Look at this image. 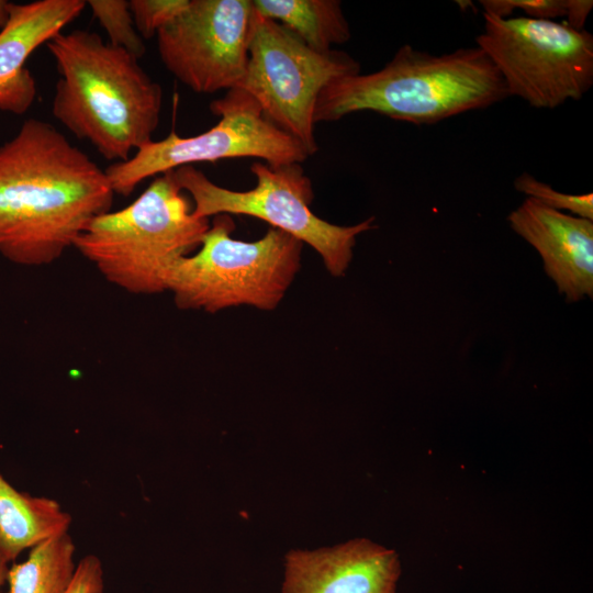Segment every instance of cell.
Listing matches in <instances>:
<instances>
[{
  "label": "cell",
  "mask_w": 593,
  "mask_h": 593,
  "mask_svg": "<svg viewBox=\"0 0 593 593\" xmlns=\"http://www.w3.org/2000/svg\"><path fill=\"white\" fill-rule=\"evenodd\" d=\"M113 197L105 171L54 125L24 121L0 146V255L21 266L54 262Z\"/></svg>",
  "instance_id": "1"
},
{
  "label": "cell",
  "mask_w": 593,
  "mask_h": 593,
  "mask_svg": "<svg viewBox=\"0 0 593 593\" xmlns=\"http://www.w3.org/2000/svg\"><path fill=\"white\" fill-rule=\"evenodd\" d=\"M46 46L59 74L52 113L71 134L114 163L153 141L163 89L136 57L81 29L61 31Z\"/></svg>",
  "instance_id": "2"
},
{
  "label": "cell",
  "mask_w": 593,
  "mask_h": 593,
  "mask_svg": "<svg viewBox=\"0 0 593 593\" xmlns=\"http://www.w3.org/2000/svg\"><path fill=\"white\" fill-rule=\"evenodd\" d=\"M500 72L475 46L433 55L401 46L380 70L331 81L320 93L314 122L372 111L413 124H435L508 98Z\"/></svg>",
  "instance_id": "3"
},
{
  "label": "cell",
  "mask_w": 593,
  "mask_h": 593,
  "mask_svg": "<svg viewBox=\"0 0 593 593\" xmlns=\"http://www.w3.org/2000/svg\"><path fill=\"white\" fill-rule=\"evenodd\" d=\"M171 172L159 175L128 205L94 217L74 247L110 283L132 294L167 291L174 265L195 251L210 227Z\"/></svg>",
  "instance_id": "4"
},
{
  "label": "cell",
  "mask_w": 593,
  "mask_h": 593,
  "mask_svg": "<svg viewBox=\"0 0 593 593\" xmlns=\"http://www.w3.org/2000/svg\"><path fill=\"white\" fill-rule=\"evenodd\" d=\"M231 215L213 217L197 253L171 268L167 291L181 310L209 313L239 305L276 309L301 267L303 243L270 227L259 239L233 238Z\"/></svg>",
  "instance_id": "5"
},
{
  "label": "cell",
  "mask_w": 593,
  "mask_h": 593,
  "mask_svg": "<svg viewBox=\"0 0 593 593\" xmlns=\"http://www.w3.org/2000/svg\"><path fill=\"white\" fill-rule=\"evenodd\" d=\"M250 171L257 183L247 191L215 184L194 166L170 172L178 187L190 195L195 217L235 214L264 220L310 245L332 276L343 277L353 259L357 236L372 228L374 217L351 226L320 219L311 211L314 191L300 164L271 166L257 161Z\"/></svg>",
  "instance_id": "6"
},
{
  "label": "cell",
  "mask_w": 593,
  "mask_h": 593,
  "mask_svg": "<svg viewBox=\"0 0 593 593\" xmlns=\"http://www.w3.org/2000/svg\"><path fill=\"white\" fill-rule=\"evenodd\" d=\"M475 43L493 63L510 97L537 109L580 100L593 85V35L566 22L483 13Z\"/></svg>",
  "instance_id": "7"
},
{
  "label": "cell",
  "mask_w": 593,
  "mask_h": 593,
  "mask_svg": "<svg viewBox=\"0 0 593 593\" xmlns=\"http://www.w3.org/2000/svg\"><path fill=\"white\" fill-rule=\"evenodd\" d=\"M220 118L210 130L189 137L171 131L161 141H150L128 159L112 163L104 171L114 194L128 197L150 177L194 163L253 157L271 166L300 164L307 158L302 145L268 120L256 100L234 88L210 104Z\"/></svg>",
  "instance_id": "8"
},
{
  "label": "cell",
  "mask_w": 593,
  "mask_h": 593,
  "mask_svg": "<svg viewBox=\"0 0 593 593\" xmlns=\"http://www.w3.org/2000/svg\"><path fill=\"white\" fill-rule=\"evenodd\" d=\"M356 74L360 65L348 54L317 53L277 21L255 12L246 71L237 88L311 156L317 152L314 112L321 91L334 79Z\"/></svg>",
  "instance_id": "9"
},
{
  "label": "cell",
  "mask_w": 593,
  "mask_h": 593,
  "mask_svg": "<svg viewBox=\"0 0 593 593\" xmlns=\"http://www.w3.org/2000/svg\"><path fill=\"white\" fill-rule=\"evenodd\" d=\"M250 0H190L157 34L161 63L195 93L237 88L248 60Z\"/></svg>",
  "instance_id": "10"
},
{
  "label": "cell",
  "mask_w": 593,
  "mask_h": 593,
  "mask_svg": "<svg viewBox=\"0 0 593 593\" xmlns=\"http://www.w3.org/2000/svg\"><path fill=\"white\" fill-rule=\"evenodd\" d=\"M398 553L367 538L284 558L282 593H396Z\"/></svg>",
  "instance_id": "11"
},
{
  "label": "cell",
  "mask_w": 593,
  "mask_h": 593,
  "mask_svg": "<svg viewBox=\"0 0 593 593\" xmlns=\"http://www.w3.org/2000/svg\"><path fill=\"white\" fill-rule=\"evenodd\" d=\"M512 230L541 256L546 273L569 302L593 296V221L527 198L512 211Z\"/></svg>",
  "instance_id": "12"
},
{
  "label": "cell",
  "mask_w": 593,
  "mask_h": 593,
  "mask_svg": "<svg viewBox=\"0 0 593 593\" xmlns=\"http://www.w3.org/2000/svg\"><path fill=\"white\" fill-rule=\"evenodd\" d=\"M83 0H36L11 3L9 19L0 30V111L25 113L36 98V82L26 59L74 21Z\"/></svg>",
  "instance_id": "13"
},
{
  "label": "cell",
  "mask_w": 593,
  "mask_h": 593,
  "mask_svg": "<svg viewBox=\"0 0 593 593\" xmlns=\"http://www.w3.org/2000/svg\"><path fill=\"white\" fill-rule=\"evenodd\" d=\"M71 516L49 497L16 490L0 472V553L8 561L35 545L67 533Z\"/></svg>",
  "instance_id": "14"
},
{
  "label": "cell",
  "mask_w": 593,
  "mask_h": 593,
  "mask_svg": "<svg viewBox=\"0 0 593 593\" xmlns=\"http://www.w3.org/2000/svg\"><path fill=\"white\" fill-rule=\"evenodd\" d=\"M260 16L277 21L307 47L328 53L350 40L349 24L338 0H254Z\"/></svg>",
  "instance_id": "15"
},
{
  "label": "cell",
  "mask_w": 593,
  "mask_h": 593,
  "mask_svg": "<svg viewBox=\"0 0 593 593\" xmlns=\"http://www.w3.org/2000/svg\"><path fill=\"white\" fill-rule=\"evenodd\" d=\"M75 551L68 532L35 545L24 561L8 568L7 593H66L77 567Z\"/></svg>",
  "instance_id": "16"
},
{
  "label": "cell",
  "mask_w": 593,
  "mask_h": 593,
  "mask_svg": "<svg viewBox=\"0 0 593 593\" xmlns=\"http://www.w3.org/2000/svg\"><path fill=\"white\" fill-rule=\"evenodd\" d=\"M92 14L108 35V43L123 48L137 59L146 52L144 40L138 34L125 0L86 1Z\"/></svg>",
  "instance_id": "17"
},
{
  "label": "cell",
  "mask_w": 593,
  "mask_h": 593,
  "mask_svg": "<svg viewBox=\"0 0 593 593\" xmlns=\"http://www.w3.org/2000/svg\"><path fill=\"white\" fill-rule=\"evenodd\" d=\"M517 191L525 193L541 204L560 211L567 210L572 215L593 221V194H568L558 192L549 184L537 180L528 172H523L514 180Z\"/></svg>",
  "instance_id": "18"
},
{
  "label": "cell",
  "mask_w": 593,
  "mask_h": 593,
  "mask_svg": "<svg viewBox=\"0 0 593 593\" xmlns=\"http://www.w3.org/2000/svg\"><path fill=\"white\" fill-rule=\"evenodd\" d=\"M190 0H131L128 7L134 25L142 38H152L175 20Z\"/></svg>",
  "instance_id": "19"
},
{
  "label": "cell",
  "mask_w": 593,
  "mask_h": 593,
  "mask_svg": "<svg viewBox=\"0 0 593 593\" xmlns=\"http://www.w3.org/2000/svg\"><path fill=\"white\" fill-rule=\"evenodd\" d=\"M484 13L496 18H511L522 12L524 18L550 20L566 18L569 0H481Z\"/></svg>",
  "instance_id": "20"
},
{
  "label": "cell",
  "mask_w": 593,
  "mask_h": 593,
  "mask_svg": "<svg viewBox=\"0 0 593 593\" xmlns=\"http://www.w3.org/2000/svg\"><path fill=\"white\" fill-rule=\"evenodd\" d=\"M104 580L101 560L87 555L76 567L72 581L66 593H103Z\"/></svg>",
  "instance_id": "21"
},
{
  "label": "cell",
  "mask_w": 593,
  "mask_h": 593,
  "mask_svg": "<svg viewBox=\"0 0 593 593\" xmlns=\"http://www.w3.org/2000/svg\"><path fill=\"white\" fill-rule=\"evenodd\" d=\"M592 8V0H569L568 13L564 22L575 30H583Z\"/></svg>",
  "instance_id": "22"
},
{
  "label": "cell",
  "mask_w": 593,
  "mask_h": 593,
  "mask_svg": "<svg viewBox=\"0 0 593 593\" xmlns=\"http://www.w3.org/2000/svg\"><path fill=\"white\" fill-rule=\"evenodd\" d=\"M9 1L0 0V30L5 25L9 19Z\"/></svg>",
  "instance_id": "23"
},
{
  "label": "cell",
  "mask_w": 593,
  "mask_h": 593,
  "mask_svg": "<svg viewBox=\"0 0 593 593\" xmlns=\"http://www.w3.org/2000/svg\"><path fill=\"white\" fill-rule=\"evenodd\" d=\"M8 563L9 562L0 553V593H1V588L5 582V575L9 568Z\"/></svg>",
  "instance_id": "24"
}]
</instances>
